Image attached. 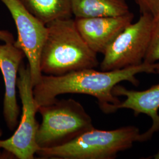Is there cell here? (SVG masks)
Returning a JSON list of instances; mask_svg holds the SVG:
<instances>
[{
	"instance_id": "30bf717a",
	"label": "cell",
	"mask_w": 159,
	"mask_h": 159,
	"mask_svg": "<svg viewBox=\"0 0 159 159\" xmlns=\"http://www.w3.org/2000/svg\"><path fill=\"white\" fill-rule=\"evenodd\" d=\"M155 74H159V63ZM112 92L116 96L125 97L124 102H121L115 107V111L120 108L130 109L135 116L144 114L152 120L150 128L142 134V142L149 140L156 132L159 131V83L143 91L128 90L122 85L117 84Z\"/></svg>"
},
{
	"instance_id": "4fadbf2b",
	"label": "cell",
	"mask_w": 159,
	"mask_h": 159,
	"mask_svg": "<svg viewBox=\"0 0 159 159\" xmlns=\"http://www.w3.org/2000/svg\"><path fill=\"white\" fill-rule=\"evenodd\" d=\"M159 61V13L153 16L150 39L143 63L153 64Z\"/></svg>"
},
{
	"instance_id": "5bb4252c",
	"label": "cell",
	"mask_w": 159,
	"mask_h": 159,
	"mask_svg": "<svg viewBox=\"0 0 159 159\" xmlns=\"http://www.w3.org/2000/svg\"><path fill=\"white\" fill-rule=\"evenodd\" d=\"M141 14L155 16L159 13V0H134Z\"/></svg>"
},
{
	"instance_id": "5b68a950",
	"label": "cell",
	"mask_w": 159,
	"mask_h": 159,
	"mask_svg": "<svg viewBox=\"0 0 159 159\" xmlns=\"http://www.w3.org/2000/svg\"><path fill=\"white\" fill-rule=\"evenodd\" d=\"M17 87L22 102L21 118L11 137L0 139V148L17 159H33L39 149L36 136L40 124L36 119L38 107L34 100L30 68L23 62L18 71Z\"/></svg>"
},
{
	"instance_id": "7c38bea8",
	"label": "cell",
	"mask_w": 159,
	"mask_h": 159,
	"mask_svg": "<svg viewBox=\"0 0 159 159\" xmlns=\"http://www.w3.org/2000/svg\"><path fill=\"white\" fill-rule=\"evenodd\" d=\"M72 0H20L33 16L44 25L72 18Z\"/></svg>"
},
{
	"instance_id": "2e32d148",
	"label": "cell",
	"mask_w": 159,
	"mask_h": 159,
	"mask_svg": "<svg viewBox=\"0 0 159 159\" xmlns=\"http://www.w3.org/2000/svg\"><path fill=\"white\" fill-rule=\"evenodd\" d=\"M2 136V130L0 128V138ZM1 148H0V159H8L9 157H14L13 156H12L11 154H6V153H2L1 152Z\"/></svg>"
},
{
	"instance_id": "9a60e30c",
	"label": "cell",
	"mask_w": 159,
	"mask_h": 159,
	"mask_svg": "<svg viewBox=\"0 0 159 159\" xmlns=\"http://www.w3.org/2000/svg\"><path fill=\"white\" fill-rule=\"evenodd\" d=\"M0 40L4 43H14V35L6 30H0Z\"/></svg>"
},
{
	"instance_id": "52a82bcc",
	"label": "cell",
	"mask_w": 159,
	"mask_h": 159,
	"mask_svg": "<svg viewBox=\"0 0 159 159\" xmlns=\"http://www.w3.org/2000/svg\"><path fill=\"white\" fill-rule=\"evenodd\" d=\"M11 13L17 30L14 44L23 51L29 61L33 85L41 79L40 58L47 35V27L24 7L20 0H0Z\"/></svg>"
},
{
	"instance_id": "277c9868",
	"label": "cell",
	"mask_w": 159,
	"mask_h": 159,
	"mask_svg": "<svg viewBox=\"0 0 159 159\" xmlns=\"http://www.w3.org/2000/svg\"><path fill=\"white\" fill-rule=\"evenodd\" d=\"M38 112L42 117L36 136L39 148L65 144L94 128L90 115L73 98H57L40 106Z\"/></svg>"
},
{
	"instance_id": "6da1fadb",
	"label": "cell",
	"mask_w": 159,
	"mask_h": 159,
	"mask_svg": "<svg viewBox=\"0 0 159 159\" xmlns=\"http://www.w3.org/2000/svg\"><path fill=\"white\" fill-rule=\"evenodd\" d=\"M159 63H143L134 67L107 71L86 68L60 75H43L33 88L34 100L38 108L54 102L64 94H87L96 98L104 113L115 112V107L121 102L113 94L114 86L123 81L134 85L139 84L137 74L155 73Z\"/></svg>"
},
{
	"instance_id": "ba28073f",
	"label": "cell",
	"mask_w": 159,
	"mask_h": 159,
	"mask_svg": "<svg viewBox=\"0 0 159 159\" xmlns=\"http://www.w3.org/2000/svg\"><path fill=\"white\" fill-rule=\"evenodd\" d=\"M134 14L114 17L75 18V25L86 44L96 54H104L125 29L132 23Z\"/></svg>"
},
{
	"instance_id": "3957f363",
	"label": "cell",
	"mask_w": 159,
	"mask_h": 159,
	"mask_svg": "<svg viewBox=\"0 0 159 159\" xmlns=\"http://www.w3.org/2000/svg\"><path fill=\"white\" fill-rule=\"evenodd\" d=\"M136 142H142V134L135 126L113 130L93 128L65 144L39 148L36 154L41 159H113Z\"/></svg>"
},
{
	"instance_id": "8fae6325",
	"label": "cell",
	"mask_w": 159,
	"mask_h": 159,
	"mask_svg": "<svg viewBox=\"0 0 159 159\" xmlns=\"http://www.w3.org/2000/svg\"><path fill=\"white\" fill-rule=\"evenodd\" d=\"M75 18L114 17L130 12L127 0H72Z\"/></svg>"
},
{
	"instance_id": "e0dca14e",
	"label": "cell",
	"mask_w": 159,
	"mask_h": 159,
	"mask_svg": "<svg viewBox=\"0 0 159 159\" xmlns=\"http://www.w3.org/2000/svg\"><path fill=\"white\" fill-rule=\"evenodd\" d=\"M154 159H159V151L153 156Z\"/></svg>"
},
{
	"instance_id": "8992f818",
	"label": "cell",
	"mask_w": 159,
	"mask_h": 159,
	"mask_svg": "<svg viewBox=\"0 0 159 159\" xmlns=\"http://www.w3.org/2000/svg\"><path fill=\"white\" fill-rule=\"evenodd\" d=\"M153 16L144 14L127 26L108 46L100 64L102 71L137 66L143 63L150 39Z\"/></svg>"
},
{
	"instance_id": "7a4b0ae2",
	"label": "cell",
	"mask_w": 159,
	"mask_h": 159,
	"mask_svg": "<svg viewBox=\"0 0 159 159\" xmlns=\"http://www.w3.org/2000/svg\"><path fill=\"white\" fill-rule=\"evenodd\" d=\"M47 35L40 58V69L45 75H60L99 64L97 54L86 44L72 18L46 25Z\"/></svg>"
},
{
	"instance_id": "9c48e42d",
	"label": "cell",
	"mask_w": 159,
	"mask_h": 159,
	"mask_svg": "<svg viewBox=\"0 0 159 159\" xmlns=\"http://www.w3.org/2000/svg\"><path fill=\"white\" fill-rule=\"evenodd\" d=\"M25 57L23 51L14 43L0 45V70L5 83L3 115L6 125L10 130L18 125L20 107L17 100V82L18 71Z\"/></svg>"
}]
</instances>
